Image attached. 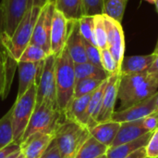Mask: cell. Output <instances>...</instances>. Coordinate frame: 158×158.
<instances>
[{
	"mask_svg": "<svg viewBox=\"0 0 158 158\" xmlns=\"http://www.w3.org/2000/svg\"><path fill=\"white\" fill-rule=\"evenodd\" d=\"M158 91V74L148 72L137 74L120 75L118 99L121 109H128L152 97Z\"/></svg>",
	"mask_w": 158,
	"mask_h": 158,
	"instance_id": "cell-1",
	"label": "cell"
},
{
	"mask_svg": "<svg viewBox=\"0 0 158 158\" xmlns=\"http://www.w3.org/2000/svg\"><path fill=\"white\" fill-rule=\"evenodd\" d=\"M74 66L75 63L65 47L63 51L56 57L55 64L56 101L58 109L63 115L74 99V90L76 86Z\"/></svg>",
	"mask_w": 158,
	"mask_h": 158,
	"instance_id": "cell-2",
	"label": "cell"
},
{
	"mask_svg": "<svg viewBox=\"0 0 158 158\" xmlns=\"http://www.w3.org/2000/svg\"><path fill=\"white\" fill-rule=\"evenodd\" d=\"M41 10L42 7H30L19 22L13 35L10 38H6L3 34L2 43L5 50L6 54L17 62H19L23 51L31 43L33 30L40 16Z\"/></svg>",
	"mask_w": 158,
	"mask_h": 158,
	"instance_id": "cell-3",
	"label": "cell"
},
{
	"mask_svg": "<svg viewBox=\"0 0 158 158\" xmlns=\"http://www.w3.org/2000/svg\"><path fill=\"white\" fill-rule=\"evenodd\" d=\"M90 135L88 128L65 118L56 130L54 140L62 158H75Z\"/></svg>",
	"mask_w": 158,
	"mask_h": 158,
	"instance_id": "cell-4",
	"label": "cell"
},
{
	"mask_svg": "<svg viewBox=\"0 0 158 158\" xmlns=\"http://www.w3.org/2000/svg\"><path fill=\"white\" fill-rule=\"evenodd\" d=\"M64 119V115L57 107H54L48 103H42L39 107L35 108L26 128L22 141L34 133L55 136L56 130Z\"/></svg>",
	"mask_w": 158,
	"mask_h": 158,
	"instance_id": "cell-5",
	"label": "cell"
},
{
	"mask_svg": "<svg viewBox=\"0 0 158 158\" xmlns=\"http://www.w3.org/2000/svg\"><path fill=\"white\" fill-rule=\"evenodd\" d=\"M37 84H33L20 98L16 99L12 106V126L14 133V143L20 144L26 128L35 110Z\"/></svg>",
	"mask_w": 158,
	"mask_h": 158,
	"instance_id": "cell-6",
	"label": "cell"
},
{
	"mask_svg": "<svg viewBox=\"0 0 158 158\" xmlns=\"http://www.w3.org/2000/svg\"><path fill=\"white\" fill-rule=\"evenodd\" d=\"M56 56L49 55L44 63V68L37 84L36 105L39 107L42 103H48L54 107H57L56 101Z\"/></svg>",
	"mask_w": 158,
	"mask_h": 158,
	"instance_id": "cell-7",
	"label": "cell"
},
{
	"mask_svg": "<svg viewBox=\"0 0 158 158\" xmlns=\"http://www.w3.org/2000/svg\"><path fill=\"white\" fill-rule=\"evenodd\" d=\"M56 10L55 1L52 0L42 7L40 16L35 24L32 37L31 40V45L41 47L48 55H51V29L54 12Z\"/></svg>",
	"mask_w": 158,
	"mask_h": 158,
	"instance_id": "cell-8",
	"label": "cell"
},
{
	"mask_svg": "<svg viewBox=\"0 0 158 158\" xmlns=\"http://www.w3.org/2000/svg\"><path fill=\"white\" fill-rule=\"evenodd\" d=\"M4 36L10 38L29 9V0H2Z\"/></svg>",
	"mask_w": 158,
	"mask_h": 158,
	"instance_id": "cell-9",
	"label": "cell"
},
{
	"mask_svg": "<svg viewBox=\"0 0 158 158\" xmlns=\"http://www.w3.org/2000/svg\"><path fill=\"white\" fill-rule=\"evenodd\" d=\"M104 20L107 34V49L120 69L121 62L125 57V36L122 24L106 14H104Z\"/></svg>",
	"mask_w": 158,
	"mask_h": 158,
	"instance_id": "cell-10",
	"label": "cell"
},
{
	"mask_svg": "<svg viewBox=\"0 0 158 158\" xmlns=\"http://www.w3.org/2000/svg\"><path fill=\"white\" fill-rule=\"evenodd\" d=\"M158 91L153 95L152 97L148 98L147 100L139 102L128 109L119 110L114 113L112 120L123 123V122H130L143 119L149 115L156 112V102H157Z\"/></svg>",
	"mask_w": 158,
	"mask_h": 158,
	"instance_id": "cell-11",
	"label": "cell"
},
{
	"mask_svg": "<svg viewBox=\"0 0 158 158\" xmlns=\"http://www.w3.org/2000/svg\"><path fill=\"white\" fill-rule=\"evenodd\" d=\"M120 81V74H112L107 79V85L105 90L100 113L97 116L96 123H105L112 120L115 113L114 108L118 100V87Z\"/></svg>",
	"mask_w": 158,
	"mask_h": 158,
	"instance_id": "cell-12",
	"label": "cell"
},
{
	"mask_svg": "<svg viewBox=\"0 0 158 158\" xmlns=\"http://www.w3.org/2000/svg\"><path fill=\"white\" fill-rule=\"evenodd\" d=\"M69 20L66 16L56 9L54 12L52 29H51V54L56 57L58 56L66 47V42L69 34Z\"/></svg>",
	"mask_w": 158,
	"mask_h": 158,
	"instance_id": "cell-13",
	"label": "cell"
},
{
	"mask_svg": "<svg viewBox=\"0 0 158 158\" xmlns=\"http://www.w3.org/2000/svg\"><path fill=\"white\" fill-rule=\"evenodd\" d=\"M66 48L75 64L88 62L84 47V39L80 32L79 20H69Z\"/></svg>",
	"mask_w": 158,
	"mask_h": 158,
	"instance_id": "cell-14",
	"label": "cell"
},
{
	"mask_svg": "<svg viewBox=\"0 0 158 158\" xmlns=\"http://www.w3.org/2000/svg\"><path fill=\"white\" fill-rule=\"evenodd\" d=\"M44 61L40 62H18L19 70V89L17 99L22 97L27 90L33 85L38 84L43 68Z\"/></svg>",
	"mask_w": 158,
	"mask_h": 158,
	"instance_id": "cell-15",
	"label": "cell"
},
{
	"mask_svg": "<svg viewBox=\"0 0 158 158\" xmlns=\"http://www.w3.org/2000/svg\"><path fill=\"white\" fill-rule=\"evenodd\" d=\"M54 138V135L34 133L20 142V153L25 158H40L50 145Z\"/></svg>",
	"mask_w": 158,
	"mask_h": 158,
	"instance_id": "cell-16",
	"label": "cell"
},
{
	"mask_svg": "<svg viewBox=\"0 0 158 158\" xmlns=\"http://www.w3.org/2000/svg\"><path fill=\"white\" fill-rule=\"evenodd\" d=\"M156 58V54L155 53L124 57L120 65L119 74L120 75H130L146 73L155 62Z\"/></svg>",
	"mask_w": 158,
	"mask_h": 158,
	"instance_id": "cell-17",
	"label": "cell"
},
{
	"mask_svg": "<svg viewBox=\"0 0 158 158\" xmlns=\"http://www.w3.org/2000/svg\"><path fill=\"white\" fill-rule=\"evenodd\" d=\"M149 133L143 125V119L123 122L120 125L119 130L116 139L114 140L110 148L117 147L118 145L136 141L137 139L143 137V135Z\"/></svg>",
	"mask_w": 158,
	"mask_h": 158,
	"instance_id": "cell-18",
	"label": "cell"
},
{
	"mask_svg": "<svg viewBox=\"0 0 158 158\" xmlns=\"http://www.w3.org/2000/svg\"><path fill=\"white\" fill-rule=\"evenodd\" d=\"M92 95L93 93L80 98H74L64 114L65 118L88 128V106Z\"/></svg>",
	"mask_w": 158,
	"mask_h": 158,
	"instance_id": "cell-19",
	"label": "cell"
},
{
	"mask_svg": "<svg viewBox=\"0 0 158 158\" xmlns=\"http://www.w3.org/2000/svg\"><path fill=\"white\" fill-rule=\"evenodd\" d=\"M120 125L121 123L111 120L105 123H98L89 130L92 137H94L102 144L110 148L118 135Z\"/></svg>",
	"mask_w": 158,
	"mask_h": 158,
	"instance_id": "cell-20",
	"label": "cell"
},
{
	"mask_svg": "<svg viewBox=\"0 0 158 158\" xmlns=\"http://www.w3.org/2000/svg\"><path fill=\"white\" fill-rule=\"evenodd\" d=\"M153 132H149L143 137L137 139L136 141L127 142L121 145H118L117 147L109 148L106 153L107 158H125L128 156L131 155L132 153L136 152L137 150L146 147L150 138L152 137Z\"/></svg>",
	"mask_w": 158,
	"mask_h": 158,
	"instance_id": "cell-21",
	"label": "cell"
},
{
	"mask_svg": "<svg viewBox=\"0 0 158 158\" xmlns=\"http://www.w3.org/2000/svg\"><path fill=\"white\" fill-rule=\"evenodd\" d=\"M74 69H75L76 82L86 78H94V79L105 81L110 76V74L105 69L98 67L90 62L77 63L75 64Z\"/></svg>",
	"mask_w": 158,
	"mask_h": 158,
	"instance_id": "cell-22",
	"label": "cell"
},
{
	"mask_svg": "<svg viewBox=\"0 0 158 158\" xmlns=\"http://www.w3.org/2000/svg\"><path fill=\"white\" fill-rule=\"evenodd\" d=\"M108 147L96 141L94 137H90L81 145L75 158H98L106 155Z\"/></svg>",
	"mask_w": 158,
	"mask_h": 158,
	"instance_id": "cell-23",
	"label": "cell"
},
{
	"mask_svg": "<svg viewBox=\"0 0 158 158\" xmlns=\"http://www.w3.org/2000/svg\"><path fill=\"white\" fill-rule=\"evenodd\" d=\"M56 9L62 12L69 20H80L82 16L81 0H54Z\"/></svg>",
	"mask_w": 158,
	"mask_h": 158,
	"instance_id": "cell-24",
	"label": "cell"
},
{
	"mask_svg": "<svg viewBox=\"0 0 158 158\" xmlns=\"http://www.w3.org/2000/svg\"><path fill=\"white\" fill-rule=\"evenodd\" d=\"M12 107L0 119V150L14 143V133L12 126Z\"/></svg>",
	"mask_w": 158,
	"mask_h": 158,
	"instance_id": "cell-25",
	"label": "cell"
},
{
	"mask_svg": "<svg viewBox=\"0 0 158 158\" xmlns=\"http://www.w3.org/2000/svg\"><path fill=\"white\" fill-rule=\"evenodd\" d=\"M129 0H106L105 14L118 22H122Z\"/></svg>",
	"mask_w": 158,
	"mask_h": 158,
	"instance_id": "cell-26",
	"label": "cell"
},
{
	"mask_svg": "<svg viewBox=\"0 0 158 158\" xmlns=\"http://www.w3.org/2000/svg\"><path fill=\"white\" fill-rule=\"evenodd\" d=\"M103 82L104 81L102 80L94 78H86L77 81L74 90V98H80L94 93L102 85Z\"/></svg>",
	"mask_w": 158,
	"mask_h": 158,
	"instance_id": "cell-27",
	"label": "cell"
},
{
	"mask_svg": "<svg viewBox=\"0 0 158 158\" xmlns=\"http://www.w3.org/2000/svg\"><path fill=\"white\" fill-rule=\"evenodd\" d=\"M79 27L83 39L96 46L94 37V16H82L79 20Z\"/></svg>",
	"mask_w": 158,
	"mask_h": 158,
	"instance_id": "cell-28",
	"label": "cell"
},
{
	"mask_svg": "<svg viewBox=\"0 0 158 158\" xmlns=\"http://www.w3.org/2000/svg\"><path fill=\"white\" fill-rule=\"evenodd\" d=\"M48 56L49 55L41 47L30 44L23 51L19 62H40L44 61Z\"/></svg>",
	"mask_w": 158,
	"mask_h": 158,
	"instance_id": "cell-29",
	"label": "cell"
},
{
	"mask_svg": "<svg viewBox=\"0 0 158 158\" xmlns=\"http://www.w3.org/2000/svg\"><path fill=\"white\" fill-rule=\"evenodd\" d=\"M94 37L96 46L100 50L107 48V34L104 15L94 16Z\"/></svg>",
	"mask_w": 158,
	"mask_h": 158,
	"instance_id": "cell-30",
	"label": "cell"
},
{
	"mask_svg": "<svg viewBox=\"0 0 158 158\" xmlns=\"http://www.w3.org/2000/svg\"><path fill=\"white\" fill-rule=\"evenodd\" d=\"M106 0H81L83 16H97L105 14Z\"/></svg>",
	"mask_w": 158,
	"mask_h": 158,
	"instance_id": "cell-31",
	"label": "cell"
},
{
	"mask_svg": "<svg viewBox=\"0 0 158 158\" xmlns=\"http://www.w3.org/2000/svg\"><path fill=\"white\" fill-rule=\"evenodd\" d=\"M101 61H102L103 68L110 75L119 74V67H118L116 60L114 59V57L112 56V54L110 53V51L107 48L101 50Z\"/></svg>",
	"mask_w": 158,
	"mask_h": 158,
	"instance_id": "cell-32",
	"label": "cell"
},
{
	"mask_svg": "<svg viewBox=\"0 0 158 158\" xmlns=\"http://www.w3.org/2000/svg\"><path fill=\"white\" fill-rule=\"evenodd\" d=\"M7 78H6V53L0 51V97L3 99L7 95Z\"/></svg>",
	"mask_w": 158,
	"mask_h": 158,
	"instance_id": "cell-33",
	"label": "cell"
},
{
	"mask_svg": "<svg viewBox=\"0 0 158 158\" xmlns=\"http://www.w3.org/2000/svg\"><path fill=\"white\" fill-rule=\"evenodd\" d=\"M84 47H85V51H86L88 62L103 68L102 61H101V50L96 46H94V45H93V44H91L85 40H84Z\"/></svg>",
	"mask_w": 158,
	"mask_h": 158,
	"instance_id": "cell-34",
	"label": "cell"
},
{
	"mask_svg": "<svg viewBox=\"0 0 158 158\" xmlns=\"http://www.w3.org/2000/svg\"><path fill=\"white\" fill-rule=\"evenodd\" d=\"M145 149L147 158H158V129L153 132Z\"/></svg>",
	"mask_w": 158,
	"mask_h": 158,
	"instance_id": "cell-35",
	"label": "cell"
},
{
	"mask_svg": "<svg viewBox=\"0 0 158 158\" xmlns=\"http://www.w3.org/2000/svg\"><path fill=\"white\" fill-rule=\"evenodd\" d=\"M143 125L148 132H154L158 129V113L155 112L152 115L143 118Z\"/></svg>",
	"mask_w": 158,
	"mask_h": 158,
	"instance_id": "cell-36",
	"label": "cell"
},
{
	"mask_svg": "<svg viewBox=\"0 0 158 158\" xmlns=\"http://www.w3.org/2000/svg\"><path fill=\"white\" fill-rule=\"evenodd\" d=\"M40 158H62L61 154L59 152V149L57 147V144L55 140L52 141L50 145L47 147L45 152L43 154V156Z\"/></svg>",
	"mask_w": 158,
	"mask_h": 158,
	"instance_id": "cell-37",
	"label": "cell"
},
{
	"mask_svg": "<svg viewBox=\"0 0 158 158\" xmlns=\"http://www.w3.org/2000/svg\"><path fill=\"white\" fill-rule=\"evenodd\" d=\"M19 145L17 143H12L8 146H6V148L0 150V158H6L8 157L9 156H11L12 154L19 151Z\"/></svg>",
	"mask_w": 158,
	"mask_h": 158,
	"instance_id": "cell-38",
	"label": "cell"
},
{
	"mask_svg": "<svg viewBox=\"0 0 158 158\" xmlns=\"http://www.w3.org/2000/svg\"><path fill=\"white\" fill-rule=\"evenodd\" d=\"M4 34V14H3V9L0 5V51L1 52H6L5 47L2 43V38Z\"/></svg>",
	"mask_w": 158,
	"mask_h": 158,
	"instance_id": "cell-39",
	"label": "cell"
},
{
	"mask_svg": "<svg viewBox=\"0 0 158 158\" xmlns=\"http://www.w3.org/2000/svg\"><path fill=\"white\" fill-rule=\"evenodd\" d=\"M125 158H147V156H146V149H145V147L141 148V149L137 150L136 152L132 153L131 155L128 156L127 157Z\"/></svg>",
	"mask_w": 158,
	"mask_h": 158,
	"instance_id": "cell-40",
	"label": "cell"
},
{
	"mask_svg": "<svg viewBox=\"0 0 158 158\" xmlns=\"http://www.w3.org/2000/svg\"><path fill=\"white\" fill-rule=\"evenodd\" d=\"M52 0H29V8L31 7H43L47 3H49Z\"/></svg>",
	"mask_w": 158,
	"mask_h": 158,
	"instance_id": "cell-41",
	"label": "cell"
},
{
	"mask_svg": "<svg viewBox=\"0 0 158 158\" xmlns=\"http://www.w3.org/2000/svg\"><path fill=\"white\" fill-rule=\"evenodd\" d=\"M149 74H158V54H156V58L153 65L148 70Z\"/></svg>",
	"mask_w": 158,
	"mask_h": 158,
	"instance_id": "cell-42",
	"label": "cell"
},
{
	"mask_svg": "<svg viewBox=\"0 0 158 158\" xmlns=\"http://www.w3.org/2000/svg\"><path fill=\"white\" fill-rule=\"evenodd\" d=\"M145 1H147V2H149V3H153V4H155L156 8V11L158 12V0H145Z\"/></svg>",
	"mask_w": 158,
	"mask_h": 158,
	"instance_id": "cell-43",
	"label": "cell"
},
{
	"mask_svg": "<svg viewBox=\"0 0 158 158\" xmlns=\"http://www.w3.org/2000/svg\"><path fill=\"white\" fill-rule=\"evenodd\" d=\"M19 154H20V150H19V151H18V152H16V153H14V154H12L11 156H9L8 157H6V158H17Z\"/></svg>",
	"mask_w": 158,
	"mask_h": 158,
	"instance_id": "cell-44",
	"label": "cell"
},
{
	"mask_svg": "<svg viewBox=\"0 0 158 158\" xmlns=\"http://www.w3.org/2000/svg\"><path fill=\"white\" fill-rule=\"evenodd\" d=\"M153 53H155V54H158V38H157V42H156V47H155V50H154V52Z\"/></svg>",
	"mask_w": 158,
	"mask_h": 158,
	"instance_id": "cell-45",
	"label": "cell"
},
{
	"mask_svg": "<svg viewBox=\"0 0 158 158\" xmlns=\"http://www.w3.org/2000/svg\"><path fill=\"white\" fill-rule=\"evenodd\" d=\"M17 158H25V157H24V156H23V155H22V154L20 153V154H19V155L18 156V157H17Z\"/></svg>",
	"mask_w": 158,
	"mask_h": 158,
	"instance_id": "cell-46",
	"label": "cell"
},
{
	"mask_svg": "<svg viewBox=\"0 0 158 158\" xmlns=\"http://www.w3.org/2000/svg\"><path fill=\"white\" fill-rule=\"evenodd\" d=\"M98 158H107L106 157V155H105V156H100V157Z\"/></svg>",
	"mask_w": 158,
	"mask_h": 158,
	"instance_id": "cell-47",
	"label": "cell"
}]
</instances>
